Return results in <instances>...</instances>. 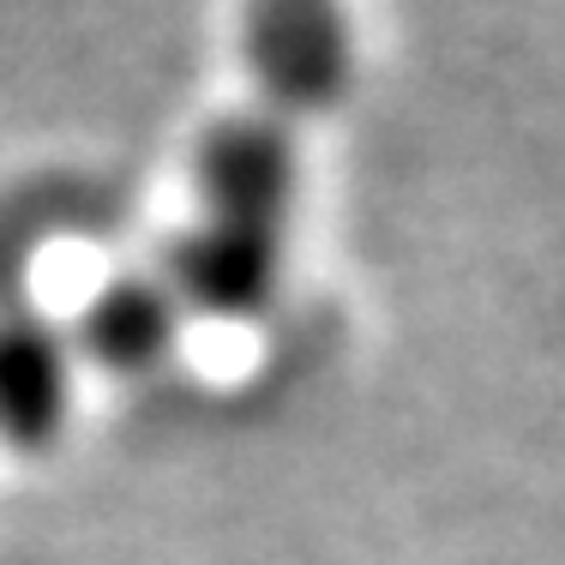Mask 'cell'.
Returning <instances> with one entry per match:
<instances>
[{
	"label": "cell",
	"instance_id": "6da1fadb",
	"mask_svg": "<svg viewBox=\"0 0 565 565\" xmlns=\"http://www.w3.org/2000/svg\"><path fill=\"white\" fill-rule=\"evenodd\" d=\"M241 55L259 85V109L277 120L331 115L355 85V19L349 0H247Z\"/></svg>",
	"mask_w": 565,
	"mask_h": 565
},
{
	"label": "cell",
	"instance_id": "7a4b0ae2",
	"mask_svg": "<svg viewBox=\"0 0 565 565\" xmlns=\"http://www.w3.org/2000/svg\"><path fill=\"white\" fill-rule=\"evenodd\" d=\"M163 289L174 295L181 319H217L247 326L271 313L282 289V228H253L228 217H199L169 241Z\"/></svg>",
	"mask_w": 565,
	"mask_h": 565
},
{
	"label": "cell",
	"instance_id": "3957f363",
	"mask_svg": "<svg viewBox=\"0 0 565 565\" xmlns=\"http://www.w3.org/2000/svg\"><path fill=\"white\" fill-rule=\"evenodd\" d=\"M193 181H199L205 217L282 228L295 199H301V139H295L289 120L265 109L228 115L199 139Z\"/></svg>",
	"mask_w": 565,
	"mask_h": 565
},
{
	"label": "cell",
	"instance_id": "277c9868",
	"mask_svg": "<svg viewBox=\"0 0 565 565\" xmlns=\"http://www.w3.org/2000/svg\"><path fill=\"white\" fill-rule=\"evenodd\" d=\"M73 343L36 313L0 319V446H55L73 409Z\"/></svg>",
	"mask_w": 565,
	"mask_h": 565
},
{
	"label": "cell",
	"instance_id": "5b68a950",
	"mask_svg": "<svg viewBox=\"0 0 565 565\" xmlns=\"http://www.w3.org/2000/svg\"><path fill=\"white\" fill-rule=\"evenodd\" d=\"M174 338H181V307L163 289V277H115L103 282L97 295L78 313L73 355L97 361L103 373H151L174 355Z\"/></svg>",
	"mask_w": 565,
	"mask_h": 565
}]
</instances>
